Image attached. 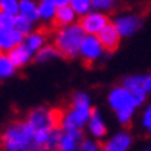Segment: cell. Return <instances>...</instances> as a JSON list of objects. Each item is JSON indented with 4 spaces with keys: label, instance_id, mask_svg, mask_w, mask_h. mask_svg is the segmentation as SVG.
<instances>
[{
    "label": "cell",
    "instance_id": "cell-1",
    "mask_svg": "<svg viewBox=\"0 0 151 151\" xmlns=\"http://www.w3.org/2000/svg\"><path fill=\"white\" fill-rule=\"evenodd\" d=\"M0 150L3 151H45L36 134L25 120L9 123L0 136Z\"/></svg>",
    "mask_w": 151,
    "mask_h": 151
},
{
    "label": "cell",
    "instance_id": "cell-2",
    "mask_svg": "<svg viewBox=\"0 0 151 151\" xmlns=\"http://www.w3.org/2000/svg\"><path fill=\"white\" fill-rule=\"evenodd\" d=\"M93 108H91V99L85 93H76L71 99L70 108L63 109V119H62V131L63 133H73V131H82L91 119Z\"/></svg>",
    "mask_w": 151,
    "mask_h": 151
},
{
    "label": "cell",
    "instance_id": "cell-3",
    "mask_svg": "<svg viewBox=\"0 0 151 151\" xmlns=\"http://www.w3.org/2000/svg\"><path fill=\"white\" fill-rule=\"evenodd\" d=\"M108 104L113 108V111L117 116V120L122 125H129L134 117L136 109L142 106L145 102H142L131 94L125 86H114L108 94Z\"/></svg>",
    "mask_w": 151,
    "mask_h": 151
},
{
    "label": "cell",
    "instance_id": "cell-4",
    "mask_svg": "<svg viewBox=\"0 0 151 151\" xmlns=\"http://www.w3.org/2000/svg\"><path fill=\"white\" fill-rule=\"evenodd\" d=\"M85 36L86 34L83 32L79 23L65 26V28L57 29L56 34H54V46L60 52L62 57L74 59L76 56H79Z\"/></svg>",
    "mask_w": 151,
    "mask_h": 151
},
{
    "label": "cell",
    "instance_id": "cell-5",
    "mask_svg": "<svg viewBox=\"0 0 151 151\" xmlns=\"http://www.w3.org/2000/svg\"><path fill=\"white\" fill-rule=\"evenodd\" d=\"M122 86H125L139 100L145 102L147 96L151 94V73L139 74V76H129V77H127L123 80Z\"/></svg>",
    "mask_w": 151,
    "mask_h": 151
},
{
    "label": "cell",
    "instance_id": "cell-6",
    "mask_svg": "<svg viewBox=\"0 0 151 151\" xmlns=\"http://www.w3.org/2000/svg\"><path fill=\"white\" fill-rule=\"evenodd\" d=\"M109 23L111 22H109V19L105 12L94 11V12H90V14L82 17L79 25L82 26V29H83L86 36H99Z\"/></svg>",
    "mask_w": 151,
    "mask_h": 151
},
{
    "label": "cell",
    "instance_id": "cell-7",
    "mask_svg": "<svg viewBox=\"0 0 151 151\" xmlns=\"http://www.w3.org/2000/svg\"><path fill=\"white\" fill-rule=\"evenodd\" d=\"M113 25L120 34V37H129L140 29L142 17L134 12H125V14H119L113 20Z\"/></svg>",
    "mask_w": 151,
    "mask_h": 151
},
{
    "label": "cell",
    "instance_id": "cell-8",
    "mask_svg": "<svg viewBox=\"0 0 151 151\" xmlns=\"http://www.w3.org/2000/svg\"><path fill=\"white\" fill-rule=\"evenodd\" d=\"M104 46H102L100 40L97 36H85L83 42L80 46L79 56L82 57L85 65H93L96 60H99L104 56Z\"/></svg>",
    "mask_w": 151,
    "mask_h": 151
},
{
    "label": "cell",
    "instance_id": "cell-9",
    "mask_svg": "<svg viewBox=\"0 0 151 151\" xmlns=\"http://www.w3.org/2000/svg\"><path fill=\"white\" fill-rule=\"evenodd\" d=\"M131 147H133V136L128 131H120L102 145V151H129Z\"/></svg>",
    "mask_w": 151,
    "mask_h": 151
},
{
    "label": "cell",
    "instance_id": "cell-10",
    "mask_svg": "<svg viewBox=\"0 0 151 151\" xmlns=\"http://www.w3.org/2000/svg\"><path fill=\"white\" fill-rule=\"evenodd\" d=\"M23 36L16 28L14 29H0V51L9 52L14 48L23 43Z\"/></svg>",
    "mask_w": 151,
    "mask_h": 151
},
{
    "label": "cell",
    "instance_id": "cell-11",
    "mask_svg": "<svg viewBox=\"0 0 151 151\" xmlns=\"http://www.w3.org/2000/svg\"><path fill=\"white\" fill-rule=\"evenodd\" d=\"M97 37L100 40L102 46H104V50H106L109 52H113V51L117 50V46L120 43V34L117 32V29L114 28L113 23H109Z\"/></svg>",
    "mask_w": 151,
    "mask_h": 151
},
{
    "label": "cell",
    "instance_id": "cell-12",
    "mask_svg": "<svg viewBox=\"0 0 151 151\" xmlns=\"http://www.w3.org/2000/svg\"><path fill=\"white\" fill-rule=\"evenodd\" d=\"M82 142H83L82 131L62 133L60 142H59V151H79Z\"/></svg>",
    "mask_w": 151,
    "mask_h": 151
},
{
    "label": "cell",
    "instance_id": "cell-13",
    "mask_svg": "<svg viewBox=\"0 0 151 151\" xmlns=\"http://www.w3.org/2000/svg\"><path fill=\"white\" fill-rule=\"evenodd\" d=\"M74 19H76V12L71 8V5L70 3L63 5V6H60V8H57L56 17H54V26H56L57 29L70 26V25H73Z\"/></svg>",
    "mask_w": 151,
    "mask_h": 151
},
{
    "label": "cell",
    "instance_id": "cell-14",
    "mask_svg": "<svg viewBox=\"0 0 151 151\" xmlns=\"http://www.w3.org/2000/svg\"><path fill=\"white\" fill-rule=\"evenodd\" d=\"M45 42H46V32L45 29H39V31L28 34L23 40V45L28 48L29 52L34 54V52H39L45 46Z\"/></svg>",
    "mask_w": 151,
    "mask_h": 151
},
{
    "label": "cell",
    "instance_id": "cell-15",
    "mask_svg": "<svg viewBox=\"0 0 151 151\" xmlns=\"http://www.w3.org/2000/svg\"><path fill=\"white\" fill-rule=\"evenodd\" d=\"M8 57H9V60L12 62V65H14L16 68H20V66L26 65V63L31 60L32 52H29L28 48L22 43L20 46H17V48H14L12 51H9V52H8Z\"/></svg>",
    "mask_w": 151,
    "mask_h": 151
},
{
    "label": "cell",
    "instance_id": "cell-16",
    "mask_svg": "<svg viewBox=\"0 0 151 151\" xmlns=\"http://www.w3.org/2000/svg\"><path fill=\"white\" fill-rule=\"evenodd\" d=\"M88 129H90V133L96 139H100V137H104L106 134V125H105V122H104V119H102V116L97 109H93L91 119L88 122Z\"/></svg>",
    "mask_w": 151,
    "mask_h": 151
},
{
    "label": "cell",
    "instance_id": "cell-17",
    "mask_svg": "<svg viewBox=\"0 0 151 151\" xmlns=\"http://www.w3.org/2000/svg\"><path fill=\"white\" fill-rule=\"evenodd\" d=\"M19 14L26 17V19H29L34 23L36 20H39V6L34 2H31V0H23V2H20Z\"/></svg>",
    "mask_w": 151,
    "mask_h": 151
},
{
    "label": "cell",
    "instance_id": "cell-18",
    "mask_svg": "<svg viewBox=\"0 0 151 151\" xmlns=\"http://www.w3.org/2000/svg\"><path fill=\"white\" fill-rule=\"evenodd\" d=\"M57 12V6L54 0H43L39 3V19L43 20H54Z\"/></svg>",
    "mask_w": 151,
    "mask_h": 151
},
{
    "label": "cell",
    "instance_id": "cell-19",
    "mask_svg": "<svg viewBox=\"0 0 151 151\" xmlns=\"http://www.w3.org/2000/svg\"><path fill=\"white\" fill-rule=\"evenodd\" d=\"M14 73H16V66L9 60L8 54L0 52V80L11 77V76H14Z\"/></svg>",
    "mask_w": 151,
    "mask_h": 151
},
{
    "label": "cell",
    "instance_id": "cell-20",
    "mask_svg": "<svg viewBox=\"0 0 151 151\" xmlns=\"http://www.w3.org/2000/svg\"><path fill=\"white\" fill-rule=\"evenodd\" d=\"M56 57H62L60 52L56 50V46H54V45H45L42 50L37 52L36 60L40 62V63H45V62L51 60V59H56Z\"/></svg>",
    "mask_w": 151,
    "mask_h": 151
},
{
    "label": "cell",
    "instance_id": "cell-21",
    "mask_svg": "<svg viewBox=\"0 0 151 151\" xmlns=\"http://www.w3.org/2000/svg\"><path fill=\"white\" fill-rule=\"evenodd\" d=\"M71 8L74 9L76 16H86L90 14V9L93 8V5L90 0H73V2H70Z\"/></svg>",
    "mask_w": 151,
    "mask_h": 151
},
{
    "label": "cell",
    "instance_id": "cell-22",
    "mask_svg": "<svg viewBox=\"0 0 151 151\" xmlns=\"http://www.w3.org/2000/svg\"><path fill=\"white\" fill-rule=\"evenodd\" d=\"M14 28L22 34V36H28V34H31V31H32V22L29 19H26V17L19 14L16 17V26Z\"/></svg>",
    "mask_w": 151,
    "mask_h": 151
},
{
    "label": "cell",
    "instance_id": "cell-23",
    "mask_svg": "<svg viewBox=\"0 0 151 151\" xmlns=\"http://www.w3.org/2000/svg\"><path fill=\"white\" fill-rule=\"evenodd\" d=\"M19 9H20V2L16 0H0V11L8 12L12 16H19Z\"/></svg>",
    "mask_w": 151,
    "mask_h": 151
},
{
    "label": "cell",
    "instance_id": "cell-24",
    "mask_svg": "<svg viewBox=\"0 0 151 151\" xmlns=\"http://www.w3.org/2000/svg\"><path fill=\"white\" fill-rule=\"evenodd\" d=\"M16 17L17 16H12V14H8V12L0 11V29H14Z\"/></svg>",
    "mask_w": 151,
    "mask_h": 151
},
{
    "label": "cell",
    "instance_id": "cell-25",
    "mask_svg": "<svg viewBox=\"0 0 151 151\" xmlns=\"http://www.w3.org/2000/svg\"><path fill=\"white\" fill-rule=\"evenodd\" d=\"M140 123H142V128L151 136V102L145 108H143L142 117H140Z\"/></svg>",
    "mask_w": 151,
    "mask_h": 151
},
{
    "label": "cell",
    "instance_id": "cell-26",
    "mask_svg": "<svg viewBox=\"0 0 151 151\" xmlns=\"http://www.w3.org/2000/svg\"><path fill=\"white\" fill-rule=\"evenodd\" d=\"M91 5H93V8L97 9L99 12L114 8V2H109V0H94V2H91Z\"/></svg>",
    "mask_w": 151,
    "mask_h": 151
},
{
    "label": "cell",
    "instance_id": "cell-27",
    "mask_svg": "<svg viewBox=\"0 0 151 151\" xmlns=\"http://www.w3.org/2000/svg\"><path fill=\"white\" fill-rule=\"evenodd\" d=\"M79 151H102V145H99L94 140H83Z\"/></svg>",
    "mask_w": 151,
    "mask_h": 151
},
{
    "label": "cell",
    "instance_id": "cell-28",
    "mask_svg": "<svg viewBox=\"0 0 151 151\" xmlns=\"http://www.w3.org/2000/svg\"><path fill=\"white\" fill-rule=\"evenodd\" d=\"M137 151H151V142H147V143H143V145L137 150Z\"/></svg>",
    "mask_w": 151,
    "mask_h": 151
},
{
    "label": "cell",
    "instance_id": "cell-29",
    "mask_svg": "<svg viewBox=\"0 0 151 151\" xmlns=\"http://www.w3.org/2000/svg\"><path fill=\"white\" fill-rule=\"evenodd\" d=\"M0 151H3V150H0Z\"/></svg>",
    "mask_w": 151,
    "mask_h": 151
}]
</instances>
